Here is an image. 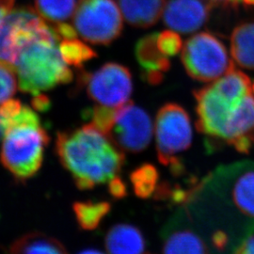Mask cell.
Masks as SVG:
<instances>
[{
	"label": "cell",
	"mask_w": 254,
	"mask_h": 254,
	"mask_svg": "<svg viewBox=\"0 0 254 254\" xmlns=\"http://www.w3.org/2000/svg\"><path fill=\"white\" fill-rule=\"evenodd\" d=\"M78 79L91 100L109 108L127 104L133 91L131 73L122 64H106L93 73H82Z\"/></svg>",
	"instance_id": "cell-8"
},
{
	"label": "cell",
	"mask_w": 254,
	"mask_h": 254,
	"mask_svg": "<svg viewBox=\"0 0 254 254\" xmlns=\"http://www.w3.org/2000/svg\"><path fill=\"white\" fill-rule=\"evenodd\" d=\"M241 2H243L247 7L254 8V0H241Z\"/></svg>",
	"instance_id": "cell-34"
},
{
	"label": "cell",
	"mask_w": 254,
	"mask_h": 254,
	"mask_svg": "<svg viewBox=\"0 0 254 254\" xmlns=\"http://www.w3.org/2000/svg\"><path fill=\"white\" fill-rule=\"evenodd\" d=\"M60 38L50 26L20 50L14 69L19 90L33 96L73 80L72 70L60 52Z\"/></svg>",
	"instance_id": "cell-2"
},
{
	"label": "cell",
	"mask_w": 254,
	"mask_h": 254,
	"mask_svg": "<svg viewBox=\"0 0 254 254\" xmlns=\"http://www.w3.org/2000/svg\"><path fill=\"white\" fill-rule=\"evenodd\" d=\"M213 5H221V6H230L236 7L240 4L241 0H208Z\"/></svg>",
	"instance_id": "cell-31"
},
{
	"label": "cell",
	"mask_w": 254,
	"mask_h": 254,
	"mask_svg": "<svg viewBox=\"0 0 254 254\" xmlns=\"http://www.w3.org/2000/svg\"><path fill=\"white\" fill-rule=\"evenodd\" d=\"M55 152L80 190L109 183L126 163L125 152L91 124L58 132Z\"/></svg>",
	"instance_id": "cell-1"
},
{
	"label": "cell",
	"mask_w": 254,
	"mask_h": 254,
	"mask_svg": "<svg viewBox=\"0 0 254 254\" xmlns=\"http://www.w3.org/2000/svg\"><path fill=\"white\" fill-rule=\"evenodd\" d=\"M212 8L208 0H169L164 7V24L182 34L193 33L207 23Z\"/></svg>",
	"instance_id": "cell-14"
},
{
	"label": "cell",
	"mask_w": 254,
	"mask_h": 254,
	"mask_svg": "<svg viewBox=\"0 0 254 254\" xmlns=\"http://www.w3.org/2000/svg\"><path fill=\"white\" fill-rule=\"evenodd\" d=\"M9 254H69L58 239L43 233H29L17 238Z\"/></svg>",
	"instance_id": "cell-19"
},
{
	"label": "cell",
	"mask_w": 254,
	"mask_h": 254,
	"mask_svg": "<svg viewBox=\"0 0 254 254\" xmlns=\"http://www.w3.org/2000/svg\"><path fill=\"white\" fill-rule=\"evenodd\" d=\"M78 254H105L104 253H102L98 250H95V249H87V250H84L82 251Z\"/></svg>",
	"instance_id": "cell-33"
},
{
	"label": "cell",
	"mask_w": 254,
	"mask_h": 254,
	"mask_svg": "<svg viewBox=\"0 0 254 254\" xmlns=\"http://www.w3.org/2000/svg\"><path fill=\"white\" fill-rule=\"evenodd\" d=\"M192 139L191 120L187 110L175 103L162 106L155 119L156 152L159 162L170 167L182 161L178 154L190 148Z\"/></svg>",
	"instance_id": "cell-7"
},
{
	"label": "cell",
	"mask_w": 254,
	"mask_h": 254,
	"mask_svg": "<svg viewBox=\"0 0 254 254\" xmlns=\"http://www.w3.org/2000/svg\"><path fill=\"white\" fill-rule=\"evenodd\" d=\"M193 96L196 100L197 130L206 136L209 145L213 141L216 144L223 143L228 119L238 103L236 105L229 103L210 85L193 91Z\"/></svg>",
	"instance_id": "cell-12"
},
{
	"label": "cell",
	"mask_w": 254,
	"mask_h": 254,
	"mask_svg": "<svg viewBox=\"0 0 254 254\" xmlns=\"http://www.w3.org/2000/svg\"><path fill=\"white\" fill-rule=\"evenodd\" d=\"M156 43L159 50L168 58L179 54L183 46L181 37L172 30H164L157 33Z\"/></svg>",
	"instance_id": "cell-26"
},
{
	"label": "cell",
	"mask_w": 254,
	"mask_h": 254,
	"mask_svg": "<svg viewBox=\"0 0 254 254\" xmlns=\"http://www.w3.org/2000/svg\"><path fill=\"white\" fill-rule=\"evenodd\" d=\"M223 143L240 154L251 153L254 147V81L252 90L232 110L228 119Z\"/></svg>",
	"instance_id": "cell-13"
},
{
	"label": "cell",
	"mask_w": 254,
	"mask_h": 254,
	"mask_svg": "<svg viewBox=\"0 0 254 254\" xmlns=\"http://www.w3.org/2000/svg\"><path fill=\"white\" fill-rule=\"evenodd\" d=\"M75 7V0H35L37 13L54 25L70 18L73 15Z\"/></svg>",
	"instance_id": "cell-23"
},
{
	"label": "cell",
	"mask_w": 254,
	"mask_h": 254,
	"mask_svg": "<svg viewBox=\"0 0 254 254\" xmlns=\"http://www.w3.org/2000/svg\"><path fill=\"white\" fill-rule=\"evenodd\" d=\"M162 254H214L208 239L181 206L161 231Z\"/></svg>",
	"instance_id": "cell-11"
},
{
	"label": "cell",
	"mask_w": 254,
	"mask_h": 254,
	"mask_svg": "<svg viewBox=\"0 0 254 254\" xmlns=\"http://www.w3.org/2000/svg\"><path fill=\"white\" fill-rule=\"evenodd\" d=\"M49 141L35 110L23 106L3 137L0 162L15 180L25 183L40 172Z\"/></svg>",
	"instance_id": "cell-3"
},
{
	"label": "cell",
	"mask_w": 254,
	"mask_h": 254,
	"mask_svg": "<svg viewBox=\"0 0 254 254\" xmlns=\"http://www.w3.org/2000/svg\"><path fill=\"white\" fill-rule=\"evenodd\" d=\"M156 35L157 33H151L142 37L135 47L136 61L142 69V78L153 86L163 81L164 73L171 69V62L157 46Z\"/></svg>",
	"instance_id": "cell-15"
},
{
	"label": "cell",
	"mask_w": 254,
	"mask_h": 254,
	"mask_svg": "<svg viewBox=\"0 0 254 254\" xmlns=\"http://www.w3.org/2000/svg\"><path fill=\"white\" fill-rule=\"evenodd\" d=\"M18 87L17 75L13 66L0 61V104L10 99Z\"/></svg>",
	"instance_id": "cell-25"
},
{
	"label": "cell",
	"mask_w": 254,
	"mask_h": 254,
	"mask_svg": "<svg viewBox=\"0 0 254 254\" xmlns=\"http://www.w3.org/2000/svg\"><path fill=\"white\" fill-rule=\"evenodd\" d=\"M181 59L187 73L197 81L216 80L235 68L226 46L209 31L191 36L184 46Z\"/></svg>",
	"instance_id": "cell-4"
},
{
	"label": "cell",
	"mask_w": 254,
	"mask_h": 254,
	"mask_svg": "<svg viewBox=\"0 0 254 254\" xmlns=\"http://www.w3.org/2000/svg\"><path fill=\"white\" fill-rule=\"evenodd\" d=\"M108 137L123 152L138 154L153 137V122L145 110L129 101L116 109Z\"/></svg>",
	"instance_id": "cell-9"
},
{
	"label": "cell",
	"mask_w": 254,
	"mask_h": 254,
	"mask_svg": "<svg viewBox=\"0 0 254 254\" xmlns=\"http://www.w3.org/2000/svg\"><path fill=\"white\" fill-rule=\"evenodd\" d=\"M60 52L65 64L81 69L83 64L96 58V52L76 38L64 39L60 43Z\"/></svg>",
	"instance_id": "cell-24"
},
{
	"label": "cell",
	"mask_w": 254,
	"mask_h": 254,
	"mask_svg": "<svg viewBox=\"0 0 254 254\" xmlns=\"http://www.w3.org/2000/svg\"><path fill=\"white\" fill-rule=\"evenodd\" d=\"M8 128H9V121H8L7 117L5 116L3 110L0 107V140L3 139Z\"/></svg>",
	"instance_id": "cell-30"
},
{
	"label": "cell",
	"mask_w": 254,
	"mask_h": 254,
	"mask_svg": "<svg viewBox=\"0 0 254 254\" xmlns=\"http://www.w3.org/2000/svg\"><path fill=\"white\" fill-rule=\"evenodd\" d=\"M165 4V0H119L123 17L137 28L155 25L163 13Z\"/></svg>",
	"instance_id": "cell-17"
},
{
	"label": "cell",
	"mask_w": 254,
	"mask_h": 254,
	"mask_svg": "<svg viewBox=\"0 0 254 254\" xmlns=\"http://www.w3.org/2000/svg\"><path fill=\"white\" fill-rule=\"evenodd\" d=\"M160 174L153 164L144 163L130 173V182L136 197L147 200L154 196L159 184Z\"/></svg>",
	"instance_id": "cell-22"
},
{
	"label": "cell",
	"mask_w": 254,
	"mask_h": 254,
	"mask_svg": "<svg viewBox=\"0 0 254 254\" xmlns=\"http://www.w3.org/2000/svg\"><path fill=\"white\" fill-rule=\"evenodd\" d=\"M204 181L232 208L254 221V162L243 160L220 166L204 176Z\"/></svg>",
	"instance_id": "cell-6"
},
{
	"label": "cell",
	"mask_w": 254,
	"mask_h": 254,
	"mask_svg": "<svg viewBox=\"0 0 254 254\" xmlns=\"http://www.w3.org/2000/svg\"><path fill=\"white\" fill-rule=\"evenodd\" d=\"M32 106H33V109L37 111L46 112L51 108V101L47 96L43 95L41 93L39 95L34 96V98L32 100Z\"/></svg>",
	"instance_id": "cell-28"
},
{
	"label": "cell",
	"mask_w": 254,
	"mask_h": 254,
	"mask_svg": "<svg viewBox=\"0 0 254 254\" xmlns=\"http://www.w3.org/2000/svg\"><path fill=\"white\" fill-rule=\"evenodd\" d=\"M6 14H7V13H6V12H5V11H3V10H2V9H0V20H1V19L3 18V17H4V16H5V15H6Z\"/></svg>",
	"instance_id": "cell-35"
},
{
	"label": "cell",
	"mask_w": 254,
	"mask_h": 254,
	"mask_svg": "<svg viewBox=\"0 0 254 254\" xmlns=\"http://www.w3.org/2000/svg\"><path fill=\"white\" fill-rule=\"evenodd\" d=\"M231 53L239 66L254 70V20L242 22L234 28Z\"/></svg>",
	"instance_id": "cell-18"
},
{
	"label": "cell",
	"mask_w": 254,
	"mask_h": 254,
	"mask_svg": "<svg viewBox=\"0 0 254 254\" xmlns=\"http://www.w3.org/2000/svg\"><path fill=\"white\" fill-rule=\"evenodd\" d=\"M108 190L113 199L122 200L127 196V183L118 175L109 182Z\"/></svg>",
	"instance_id": "cell-27"
},
{
	"label": "cell",
	"mask_w": 254,
	"mask_h": 254,
	"mask_svg": "<svg viewBox=\"0 0 254 254\" xmlns=\"http://www.w3.org/2000/svg\"><path fill=\"white\" fill-rule=\"evenodd\" d=\"M236 254H254V236L246 238Z\"/></svg>",
	"instance_id": "cell-29"
},
{
	"label": "cell",
	"mask_w": 254,
	"mask_h": 254,
	"mask_svg": "<svg viewBox=\"0 0 254 254\" xmlns=\"http://www.w3.org/2000/svg\"><path fill=\"white\" fill-rule=\"evenodd\" d=\"M73 24L84 41L96 46H109L124 28L123 14L115 0H78Z\"/></svg>",
	"instance_id": "cell-5"
},
{
	"label": "cell",
	"mask_w": 254,
	"mask_h": 254,
	"mask_svg": "<svg viewBox=\"0 0 254 254\" xmlns=\"http://www.w3.org/2000/svg\"><path fill=\"white\" fill-rule=\"evenodd\" d=\"M105 246L109 254H145V237L138 228L118 223L106 235Z\"/></svg>",
	"instance_id": "cell-16"
},
{
	"label": "cell",
	"mask_w": 254,
	"mask_h": 254,
	"mask_svg": "<svg viewBox=\"0 0 254 254\" xmlns=\"http://www.w3.org/2000/svg\"><path fill=\"white\" fill-rule=\"evenodd\" d=\"M47 27L31 8L9 10L0 20V61L14 66L20 50Z\"/></svg>",
	"instance_id": "cell-10"
},
{
	"label": "cell",
	"mask_w": 254,
	"mask_h": 254,
	"mask_svg": "<svg viewBox=\"0 0 254 254\" xmlns=\"http://www.w3.org/2000/svg\"><path fill=\"white\" fill-rule=\"evenodd\" d=\"M213 90L229 103L236 105L252 90L253 81L236 67L210 85Z\"/></svg>",
	"instance_id": "cell-20"
},
{
	"label": "cell",
	"mask_w": 254,
	"mask_h": 254,
	"mask_svg": "<svg viewBox=\"0 0 254 254\" xmlns=\"http://www.w3.org/2000/svg\"><path fill=\"white\" fill-rule=\"evenodd\" d=\"M73 211L78 227L84 231H93L109 215L111 204L105 200L75 201L73 203Z\"/></svg>",
	"instance_id": "cell-21"
},
{
	"label": "cell",
	"mask_w": 254,
	"mask_h": 254,
	"mask_svg": "<svg viewBox=\"0 0 254 254\" xmlns=\"http://www.w3.org/2000/svg\"><path fill=\"white\" fill-rule=\"evenodd\" d=\"M15 0H0V9L8 13L9 10L12 9Z\"/></svg>",
	"instance_id": "cell-32"
}]
</instances>
